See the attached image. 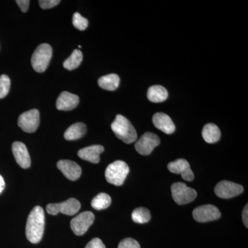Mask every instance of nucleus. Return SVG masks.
Wrapping results in <instances>:
<instances>
[{
    "label": "nucleus",
    "instance_id": "6",
    "mask_svg": "<svg viewBox=\"0 0 248 248\" xmlns=\"http://www.w3.org/2000/svg\"><path fill=\"white\" fill-rule=\"evenodd\" d=\"M81 208V204L76 199L71 198L60 203H50L46 206L49 215H57L61 213L64 215H72L78 213Z\"/></svg>",
    "mask_w": 248,
    "mask_h": 248
},
{
    "label": "nucleus",
    "instance_id": "22",
    "mask_svg": "<svg viewBox=\"0 0 248 248\" xmlns=\"http://www.w3.org/2000/svg\"><path fill=\"white\" fill-rule=\"evenodd\" d=\"M82 60V53L81 50L76 49L73 50L71 56L63 62V67L68 71H73L80 66Z\"/></svg>",
    "mask_w": 248,
    "mask_h": 248
},
{
    "label": "nucleus",
    "instance_id": "24",
    "mask_svg": "<svg viewBox=\"0 0 248 248\" xmlns=\"http://www.w3.org/2000/svg\"><path fill=\"white\" fill-rule=\"evenodd\" d=\"M151 218V213L148 209L145 208H136L132 213V219L135 223L140 224L148 223Z\"/></svg>",
    "mask_w": 248,
    "mask_h": 248
},
{
    "label": "nucleus",
    "instance_id": "14",
    "mask_svg": "<svg viewBox=\"0 0 248 248\" xmlns=\"http://www.w3.org/2000/svg\"><path fill=\"white\" fill-rule=\"evenodd\" d=\"M57 166L63 175L69 180H78L81 176V167L71 160H60L57 163Z\"/></svg>",
    "mask_w": 248,
    "mask_h": 248
},
{
    "label": "nucleus",
    "instance_id": "27",
    "mask_svg": "<svg viewBox=\"0 0 248 248\" xmlns=\"http://www.w3.org/2000/svg\"><path fill=\"white\" fill-rule=\"evenodd\" d=\"M118 248H141V246L136 240L132 238H126L121 241Z\"/></svg>",
    "mask_w": 248,
    "mask_h": 248
},
{
    "label": "nucleus",
    "instance_id": "17",
    "mask_svg": "<svg viewBox=\"0 0 248 248\" xmlns=\"http://www.w3.org/2000/svg\"><path fill=\"white\" fill-rule=\"evenodd\" d=\"M104 151V148L101 145H93L79 150L78 155L81 159L90 161L93 164H98L100 161L99 155Z\"/></svg>",
    "mask_w": 248,
    "mask_h": 248
},
{
    "label": "nucleus",
    "instance_id": "25",
    "mask_svg": "<svg viewBox=\"0 0 248 248\" xmlns=\"http://www.w3.org/2000/svg\"><path fill=\"white\" fill-rule=\"evenodd\" d=\"M11 88V80L6 75L0 76V99H3L9 94Z\"/></svg>",
    "mask_w": 248,
    "mask_h": 248
},
{
    "label": "nucleus",
    "instance_id": "12",
    "mask_svg": "<svg viewBox=\"0 0 248 248\" xmlns=\"http://www.w3.org/2000/svg\"><path fill=\"white\" fill-rule=\"evenodd\" d=\"M168 169L174 174H181L183 179L187 182H192L195 178L187 160L179 159L172 161L168 165Z\"/></svg>",
    "mask_w": 248,
    "mask_h": 248
},
{
    "label": "nucleus",
    "instance_id": "10",
    "mask_svg": "<svg viewBox=\"0 0 248 248\" xmlns=\"http://www.w3.org/2000/svg\"><path fill=\"white\" fill-rule=\"evenodd\" d=\"M244 189L242 186L228 181H221L215 189L217 197L221 199H231L241 195Z\"/></svg>",
    "mask_w": 248,
    "mask_h": 248
},
{
    "label": "nucleus",
    "instance_id": "20",
    "mask_svg": "<svg viewBox=\"0 0 248 248\" xmlns=\"http://www.w3.org/2000/svg\"><path fill=\"white\" fill-rule=\"evenodd\" d=\"M202 136L207 143H216L221 138V131L215 124H208L203 127Z\"/></svg>",
    "mask_w": 248,
    "mask_h": 248
},
{
    "label": "nucleus",
    "instance_id": "18",
    "mask_svg": "<svg viewBox=\"0 0 248 248\" xmlns=\"http://www.w3.org/2000/svg\"><path fill=\"white\" fill-rule=\"evenodd\" d=\"M147 97L151 102L160 103L164 102L169 97V93L164 86L155 85L149 88Z\"/></svg>",
    "mask_w": 248,
    "mask_h": 248
},
{
    "label": "nucleus",
    "instance_id": "29",
    "mask_svg": "<svg viewBox=\"0 0 248 248\" xmlns=\"http://www.w3.org/2000/svg\"><path fill=\"white\" fill-rule=\"evenodd\" d=\"M85 248H106V246L103 244L102 240L99 238H94L86 245Z\"/></svg>",
    "mask_w": 248,
    "mask_h": 248
},
{
    "label": "nucleus",
    "instance_id": "7",
    "mask_svg": "<svg viewBox=\"0 0 248 248\" xmlns=\"http://www.w3.org/2000/svg\"><path fill=\"white\" fill-rule=\"evenodd\" d=\"M40 112L37 109L27 111L19 116L18 118V126L26 133L35 132L40 125Z\"/></svg>",
    "mask_w": 248,
    "mask_h": 248
},
{
    "label": "nucleus",
    "instance_id": "2",
    "mask_svg": "<svg viewBox=\"0 0 248 248\" xmlns=\"http://www.w3.org/2000/svg\"><path fill=\"white\" fill-rule=\"evenodd\" d=\"M111 128L116 137L125 143H132L138 138V134L130 121L122 115L116 116L111 124Z\"/></svg>",
    "mask_w": 248,
    "mask_h": 248
},
{
    "label": "nucleus",
    "instance_id": "9",
    "mask_svg": "<svg viewBox=\"0 0 248 248\" xmlns=\"http://www.w3.org/2000/svg\"><path fill=\"white\" fill-rule=\"evenodd\" d=\"M159 143L160 139L157 135L153 133H146L135 143V149L140 155L146 156L151 154Z\"/></svg>",
    "mask_w": 248,
    "mask_h": 248
},
{
    "label": "nucleus",
    "instance_id": "31",
    "mask_svg": "<svg viewBox=\"0 0 248 248\" xmlns=\"http://www.w3.org/2000/svg\"><path fill=\"white\" fill-rule=\"evenodd\" d=\"M248 205H247L245 206V208L244 209V211H243V221H244V223L245 225V226L246 227V228H248Z\"/></svg>",
    "mask_w": 248,
    "mask_h": 248
},
{
    "label": "nucleus",
    "instance_id": "15",
    "mask_svg": "<svg viewBox=\"0 0 248 248\" xmlns=\"http://www.w3.org/2000/svg\"><path fill=\"white\" fill-rule=\"evenodd\" d=\"M79 98L75 94L69 92H62L56 102V107L59 110L69 111L78 107Z\"/></svg>",
    "mask_w": 248,
    "mask_h": 248
},
{
    "label": "nucleus",
    "instance_id": "16",
    "mask_svg": "<svg viewBox=\"0 0 248 248\" xmlns=\"http://www.w3.org/2000/svg\"><path fill=\"white\" fill-rule=\"evenodd\" d=\"M155 126L164 133L170 135L175 131V125L170 117L163 112H157L153 117Z\"/></svg>",
    "mask_w": 248,
    "mask_h": 248
},
{
    "label": "nucleus",
    "instance_id": "28",
    "mask_svg": "<svg viewBox=\"0 0 248 248\" xmlns=\"http://www.w3.org/2000/svg\"><path fill=\"white\" fill-rule=\"evenodd\" d=\"M60 2V0H40L39 4L42 9H49L58 6Z\"/></svg>",
    "mask_w": 248,
    "mask_h": 248
},
{
    "label": "nucleus",
    "instance_id": "11",
    "mask_svg": "<svg viewBox=\"0 0 248 248\" xmlns=\"http://www.w3.org/2000/svg\"><path fill=\"white\" fill-rule=\"evenodd\" d=\"M192 215L194 219L200 223L215 221L218 219L221 215L219 210L216 206L210 204L195 208Z\"/></svg>",
    "mask_w": 248,
    "mask_h": 248
},
{
    "label": "nucleus",
    "instance_id": "23",
    "mask_svg": "<svg viewBox=\"0 0 248 248\" xmlns=\"http://www.w3.org/2000/svg\"><path fill=\"white\" fill-rule=\"evenodd\" d=\"M111 202H112V200H111L110 196L107 193L102 192L94 197L91 202V205L95 210H104L110 206Z\"/></svg>",
    "mask_w": 248,
    "mask_h": 248
},
{
    "label": "nucleus",
    "instance_id": "19",
    "mask_svg": "<svg viewBox=\"0 0 248 248\" xmlns=\"http://www.w3.org/2000/svg\"><path fill=\"white\" fill-rule=\"evenodd\" d=\"M86 125L84 123H76L71 125L64 133V138L68 141H75L82 138L86 133Z\"/></svg>",
    "mask_w": 248,
    "mask_h": 248
},
{
    "label": "nucleus",
    "instance_id": "30",
    "mask_svg": "<svg viewBox=\"0 0 248 248\" xmlns=\"http://www.w3.org/2000/svg\"><path fill=\"white\" fill-rule=\"evenodd\" d=\"M16 3L20 8L22 12H27L28 10H29V4H30V1H29V0H17Z\"/></svg>",
    "mask_w": 248,
    "mask_h": 248
},
{
    "label": "nucleus",
    "instance_id": "26",
    "mask_svg": "<svg viewBox=\"0 0 248 248\" xmlns=\"http://www.w3.org/2000/svg\"><path fill=\"white\" fill-rule=\"evenodd\" d=\"M73 24L76 29L80 31H84L89 26V21L86 18L82 17L79 13H76L73 15Z\"/></svg>",
    "mask_w": 248,
    "mask_h": 248
},
{
    "label": "nucleus",
    "instance_id": "4",
    "mask_svg": "<svg viewBox=\"0 0 248 248\" xmlns=\"http://www.w3.org/2000/svg\"><path fill=\"white\" fill-rule=\"evenodd\" d=\"M130 172L128 165L123 161H116L108 165L105 172V177L109 184L122 186Z\"/></svg>",
    "mask_w": 248,
    "mask_h": 248
},
{
    "label": "nucleus",
    "instance_id": "3",
    "mask_svg": "<svg viewBox=\"0 0 248 248\" xmlns=\"http://www.w3.org/2000/svg\"><path fill=\"white\" fill-rule=\"evenodd\" d=\"M53 55L52 47L48 44H42L36 48L31 58V64L34 71L43 73L48 68Z\"/></svg>",
    "mask_w": 248,
    "mask_h": 248
},
{
    "label": "nucleus",
    "instance_id": "5",
    "mask_svg": "<svg viewBox=\"0 0 248 248\" xmlns=\"http://www.w3.org/2000/svg\"><path fill=\"white\" fill-rule=\"evenodd\" d=\"M173 200L178 205H184L193 202L197 197L195 190L182 182L174 183L171 186Z\"/></svg>",
    "mask_w": 248,
    "mask_h": 248
},
{
    "label": "nucleus",
    "instance_id": "1",
    "mask_svg": "<svg viewBox=\"0 0 248 248\" xmlns=\"http://www.w3.org/2000/svg\"><path fill=\"white\" fill-rule=\"evenodd\" d=\"M45 227V215L43 208L36 206L28 217L26 235L32 244L40 242L43 236Z\"/></svg>",
    "mask_w": 248,
    "mask_h": 248
},
{
    "label": "nucleus",
    "instance_id": "13",
    "mask_svg": "<svg viewBox=\"0 0 248 248\" xmlns=\"http://www.w3.org/2000/svg\"><path fill=\"white\" fill-rule=\"evenodd\" d=\"M12 151L16 162L24 169L30 168L31 164L30 155L27 146L20 141H16L13 143Z\"/></svg>",
    "mask_w": 248,
    "mask_h": 248
},
{
    "label": "nucleus",
    "instance_id": "8",
    "mask_svg": "<svg viewBox=\"0 0 248 248\" xmlns=\"http://www.w3.org/2000/svg\"><path fill=\"white\" fill-rule=\"evenodd\" d=\"M94 220V214L86 211L80 213L79 215L71 220V227L75 234L81 236L87 232Z\"/></svg>",
    "mask_w": 248,
    "mask_h": 248
},
{
    "label": "nucleus",
    "instance_id": "32",
    "mask_svg": "<svg viewBox=\"0 0 248 248\" xmlns=\"http://www.w3.org/2000/svg\"><path fill=\"white\" fill-rule=\"evenodd\" d=\"M5 187V182L4 178L0 174V194L3 192Z\"/></svg>",
    "mask_w": 248,
    "mask_h": 248
},
{
    "label": "nucleus",
    "instance_id": "21",
    "mask_svg": "<svg viewBox=\"0 0 248 248\" xmlns=\"http://www.w3.org/2000/svg\"><path fill=\"white\" fill-rule=\"evenodd\" d=\"M120 78L117 74H109L103 76L98 80V84L102 89L114 91L120 85Z\"/></svg>",
    "mask_w": 248,
    "mask_h": 248
}]
</instances>
